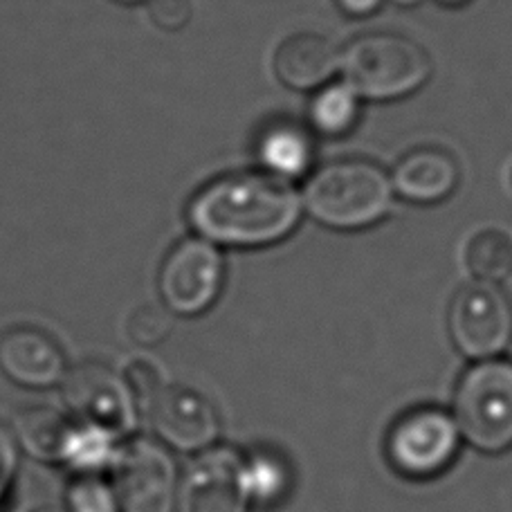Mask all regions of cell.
<instances>
[{"instance_id": "cell-25", "label": "cell", "mask_w": 512, "mask_h": 512, "mask_svg": "<svg viewBox=\"0 0 512 512\" xmlns=\"http://www.w3.org/2000/svg\"><path fill=\"white\" fill-rule=\"evenodd\" d=\"M151 21L167 32H178L191 21L189 0H149Z\"/></svg>"}, {"instance_id": "cell-13", "label": "cell", "mask_w": 512, "mask_h": 512, "mask_svg": "<svg viewBox=\"0 0 512 512\" xmlns=\"http://www.w3.org/2000/svg\"><path fill=\"white\" fill-rule=\"evenodd\" d=\"M274 72L288 88H322L340 72V50L326 36L295 34L274 54Z\"/></svg>"}, {"instance_id": "cell-7", "label": "cell", "mask_w": 512, "mask_h": 512, "mask_svg": "<svg viewBox=\"0 0 512 512\" xmlns=\"http://www.w3.org/2000/svg\"><path fill=\"white\" fill-rule=\"evenodd\" d=\"M111 486L120 512H173L178 501V468L169 450L149 438H133L117 450Z\"/></svg>"}, {"instance_id": "cell-27", "label": "cell", "mask_w": 512, "mask_h": 512, "mask_svg": "<svg viewBox=\"0 0 512 512\" xmlns=\"http://www.w3.org/2000/svg\"><path fill=\"white\" fill-rule=\"evenodd\" d=\"M34 512H68V510L61 508V506H41V508H36Z\"/></svg>"}, {"instance_id": "cell-3", "label": "cell", "mask_w": 512, "mask_h": 512, "mask_svg": "<svg viewBox=\"0 0 512 512\" xmlns=\"http://www.w3.org/2000/svg\"><path fill=\"white\" fill-rule=\"evenodd\" d=\"M340 72L360 99L387 102L414 93L432 75V59L407 36L364 34L340 52Z\"/></svg>"}, {"instance_id": "cell-17", "label": "cell", "mask_w": 512, "mask_h": 512, "mask_svg": "<svg viewBox=\"0 0 512 512\" xmlns=\"http://www.w3.org/2000/svg\"><path fill=\"white\" fill-rule=\"evenodd\" d=\"M120 445V438L106 432V429L75 420L66 447H63L61 465L75 472V477L79 474H104L111 470Z\"/></svg>"}, {"instance_id": "cell-8", "label": "cell", "mask_w": 512, "mask_h": 512, "mask_svg": "<svg viewBox=\"0 0 512 512\" xmlns=\"http://www.w3.org/2000/svg\"><path fill=\"white\" fill-rule=\"evenodd\" d=\"M225 261L207 239H185L164 259L158 288L169 313L194 317L214 306L223 290Z\"/></svg>"}, {"instance_id": "cell-30", "label": "cell", "mask_w": 512, "mask_h": 512, "mask_svg": "<svg viewBox=\"0 0 512 512\" xmlns=\"http://www.w3.org/2000/svg\"><path fill=\"white\" fill-rule=\"evenodd\" d=\"M393 3H398V5H416V3H420V0H393Z\"/></svg>"}, {"instance_id": "cell-21", "label": "cell", "mask_w": 512, "mask_h": 512, "mask_svg": "<svg viewBox=\"0 0 512 512\" xmlns=\"http://www.w3.org/2000/svg\"><path fill=\"white\" fill-rule=\"evenodd\" d=\"M68 512H120L115 490L104 474H79L66 490Z\"/></svg>"}, {"instance_id": "cell-29", "label": "cell", "mask_w": 512, "mask_h": 512, "mask_svg": "<svg viewBox=\"0 0 512 512\" xmlns=\"http://www.w3.org/2000/svg\"><path fill=\"white\" fill-rule=\"evenodd\" d=\"M117 3H126V5H137V3H149V0H117Z\"/></svg>"}, {"instance_id": "cell-20", "label": "cell", "mask_w": 512, "mask_h": 512, "mask_svg": "<svg viewBox=\"0 0 512 512\" xmlns=\"http://www.w3.org/2000/svg\"><path fill=\"white\" fill-rule=\"evenodd\" d=\"M468 268L479 281H504L512 272V239L501 230H483L468 245Z\"/></svg>"}, {"instance_id": "cell-5", "label": "cell", "mask_w": 512, "mask_h": 512, "mask_svg": "<svg viewBox=\"0 0 512 512\" xmlns=\"http://www.w3.org/2000/svg\"><path fill=\"white\" fill-rule=\"evenodd\" d=\"M461 438L452 414L436 407L414 409L400 416L389 429V463L407 479L438 477L459 454Z\"/></svg>"}, {"instance_id": "cell-10", "label": "cell", "mask_w": 512, "mask_h": 512, "mask_svg": "<svg viewBox=\"0 0 512 512\" xmlns=\"http://www.w3.org/2000/svg\"><path fill=\"white\" fill-rule=\"evenodd\" d=\"M144 414L158 441L173 450L200 452L218 438L214 405L185 387H162L144 407Z\"/></svg>"}, {"instance_id": "cell-4", "label": "cell", "mask_w": 512, "mask_h": 512, "mask_svg": "<svg viewBox=\"0 0 512 512\" xmlns=\"http://www.w3.org/2000/svg\"><path fill=\"white\" fill-rule=\"evenodd\" d=\"M454 420L472 447L501 454L512 447V360H479L454 396Z\"/></svg>"}, {"instance_id": "cell-11", "label": "cell", "mask_w": 512, "mask_h": 512, "mask_svg": "<svg viewBox=\"0 0 512 512\" xmlns=\"http://www.w3.org/2000/svg\"><path fill=\"white\" fill-rule=\"evenodd\" d=\"M178 512H248L241 456L232 450H207L189 465L178 486Z\"/></svg>"}, {"instance_id": "cell-22", "label": "cell", "mask_w": 512, "mask_h": 512, "mask_svg": "<svg viewBox=\"0 0 512 512\" xmlns=\"http://www.w3.org/2000/svg\"><path fill=\"white\" fill-rule=\"evenodd\" d=\"M171 333V315L167 308L146 304L128 317V335L140 346H158Z\"/></svg>"}, {"instance_id": "cell-14", "label": "cell", "mask_w": 512, "mask_h": 512, "mask_svg": "<svg viewBox=\"0 0 512 512\" xmlns=\"http://www.w3.org/2000/svg\"><path fill=\"white\" fill-rule=\"evenodd\" d=\"M391 185L393 194L414 203H438L459 185V164L447 151L416 149L396 164Z\"/></svg>"}, {"instance_id": "cell-1", "label": "cell", "mask_w": 512, "mask_h": 512, "mask_svg": "<svg viewBox=\"0 0 512 512\" xmlns=\"http://www.w3.org/2000/svg\"><path fill=\"white\" fill-rule=\"evenodd\" d=\"M304 203L288 180L270 173H232L209 182L189 203L200 239L232 248H261L295 230Z\"/></svg>"}, {"instance_id": "cell-18", "label": "cell", "mask_w": 512, "mask_h": 512, "mask_svg": "<svg viewBox=\"0 0 512 512\" xmlns=\"http://www.w3.org/2000/svg\"><path fill=\"white\" fill-rule=\"evenodd\" d=\"M241 474L250 504L261 508L279 504L292 486L286 459L270 450H256L250 456H241Z\"/></svg>"}, {"instance_id": "cell-6", "label": "cell", "mask_w": 512, "mask_h": 512, "mask_svg": "<svg viewBox=\"0 0 512 512\" xmlns=\"http://www.w3.org/2000/svg\"><path fill=\"white\" fill-rule=\"evenodd\" d=\"M63 411L77 423L102 427L124 438L137 425V400L122 373L102 362H81L59 384Z\"/></svg>"}, {"instance_id": "cell-2", "label": "cell", "mask_w": 512, "mask_h": 512, "mask_svg": "<svg viewBox=\"0 0 512 512\" xmlns=\"http://www.w3.org/2000/svg\"><path fill=\"white\" fill-rule=\"evenodd\" d=\"M301 203L333 230H362L382 221L393 205L391 178L367 160H340L313 173Z\"/></svg>"}, {"instance_id": "cell-23", "label": "cell", "mask_w": 512, "mask_h": 512, "mask_svg": "<svg viewBox=\"0 0 512 512\" xmlns=\"http://www.w3.org/2000/svg\"><path fill=\"white\" fill-rule=\"evenodd\" d=\"M18 452H21V447L16 443L14 432L0 423V508H3L9 492L14 488L18 474Z\"/></svg>"}, {"instance_id": "cell-24", "label": "cell", "mask_w": 512, "mask_h": 512, "mask_svg": "<svg viewBox=\"0 0 512 512\" xmlns=\"http://www.w3.org/2000/svg\"><path fill=\"white\" fill-rule=\"evenodd\" d=\"M122 376L128 382V387H131L140 411H144V407L149 405L155 393L164 387L160 382L158 371H155L149 362H133Z\"/></svg>"}, {"instance_id": "cell-26", "label": "cell", "mask_w": 512, "mask_h": 512, "mask_svg": "<svg viewBox=\"0 0 512 512\" xmlns=\"http://www.w3.org/2000/svg\"><path fill=\"white\" fill-rule=\"evenodd\" d=\"M337 5L351 16H369L382 5V0H337Z\"/></svg>"}, {"instance_id": "cell-15", "label": "cell", "mask_w": 512, "mask_h": 512, "mask_svg": "<svg viewBox=\"0 0 512 512\" xmlns=\"http://www.w3.org/2000/svg\"><path fill=\"white\" fill-rule=\"evenodd\" d=\"M259 160L270 176L281 180L299 178L310 169L315 155L313 137L299 124L277 122L270 124L256 144Z\"/></svg>"}, {"instance_id": "cell-28", "label": "cell", "mask_w": 512, "mask_h": 512, "mask_svg": "<svg viewBox=\"0 0 512 512\" xmlns=\"http://www.w3.org/2000/svg\"><path fill=\"white\" fill-rule=\"evenodd\" d=\"M438 3H443V5H463V3H468V0H438Z\"/></svg>"}, {"instance_id": "cell-16", "label": "cell", "mask_w": 512, "mask_h": 512, "mask_svg": "<svg viewBox=\"0 0 512 512\" xmlns=\"http://www.w3.org/2000/svg\"><path fill=\"white\" fill-rule=\"evenodd\" d=\"M72 420L54 407H30L16 416L14 436L21 450L43 463H61L63 447L70 436Z\"/></svg>"}, {"instance_id": "cell-19", "label": "cell", "mask_w": 512, "mask_h": 512, "mask_svg": "<svg viewBox=\"0 0 512 512\" xmlns=\"http://www.w3.org/2000/svg\"><path fill=\"white\" fill-rule=\"evenodd\" d=\"M360 117V95L342 81L317 90L308 108L310 126L324 137H342L353 131Z\"/></svg>"}, {"instance_id": "cell-12", "label": "cell", "mask_w": 512, "mask_h": 512, "mask_svg": "<svg viewBox=\"0 0 512 512\" xmlns=\"http://www.w3.org/2000/svg\"><path fill=\"white\" fill-rule=\"evenodd\" d=\"M0 371L21 387L52 389L66 378L68 362L48 333L21 326L0 337Z\"/></svg>"}, {"instance_id": "cell-9", "label": "cell", "mask_w": 512, "mask_h": 512, "mask_svg": "<svg viewBox=\"0 0 512 512\" xmlns=\"http://www.w3.org/2000/svg\"><path fill=\"white\" fill-rule=\"evenodd\" d=\"M450 333L465 358L490 360L512 342V306L497 283L472 281L450 306Z\"/></svg>"}]
</instances>
